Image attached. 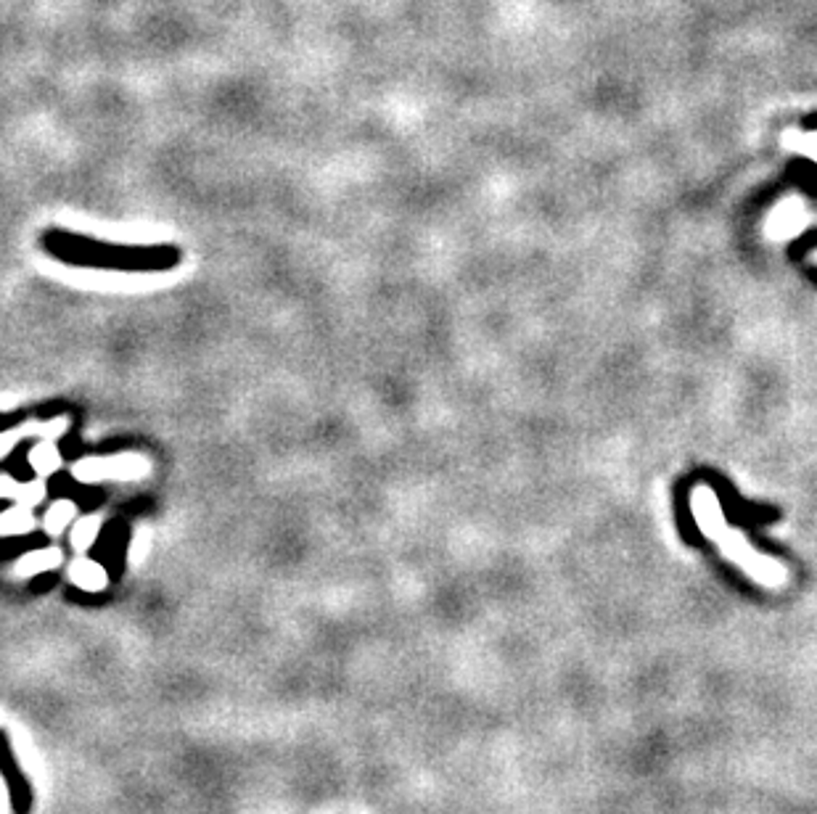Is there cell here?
Returning <instances> with one entry per match:
<instances>
[{"mask_svg": "<svg viewBox=\"0 0 817 814\" xmlns=\"http://www.w3.org/2000/svg\"><path fill=\"white\" fill-rule=\"evenodd\" d=\"M61 564V550L56 547H46V550H32L19 561V572L27 576L43 574L48 569H56Z\"/></svg>", "mask_w": 817, "mask_h": 814, "instance_id": "obj_5", "label": "cell"}, {"mask_svg": "<svg viewBox=\"0 0 817 814\" xmlns=\"http://www.w3.org/2000/svg\"><path fill=\"white\" fill-rule=\"evenodd\" d=\"M98 529H101V519H98V516H83V519L75 524V529H72V545H75L77 550L91 547V545L96 542Z\"/></svg>", "mask_w": 817, "mask_h": 814, "instance_id": "obj_9", "label": "cell"}, {"mask_svg": "<svg viewBox=\"0 0 817 814\" xmlns=\"http://www.w3.org/2000/svg\"><path fill=\"white\" fill-rule=\"evenodd\" d=\"M19 503L27 505V508H35L46 500V484L43 481H30V484H22L19 486Z\"/></svg>", "mask_w": 817, "mask_h": 814, "instance_id": "obj_10", "label": "cell"}, {"mask_svg": "<svg viewBox=\"0 0 817 814\" xmlns=\"http://www.w3.org/2000/svg\"><path fill=\"white\" fill-rule=\"evenodd\" d=\"M0 769H3V777H5V783H8L11 801H13L16 814H27V810H30V788H27L24 775L19 772V766L13 762V757H11V748H8L3 732H0Z\"/></svg>", "mask_w": 817, "mask_h": 814, "instance_id": "obj_3", "label": "cell"}, {"mask_svg": "<svg viewBox=\"0 0 817 814\" xmlns=\"http://www.w3.org/2000/svg\"><path fill=\"white\" fill-rule=\"evenodd\" d=\"M693 513H696V519L701 521V527L707 529V531H709V529H720V534L715 531L712 537H720L722 547H725V556H730L733 561H738L743 569H749L751 574L760 576L762 582H780V579H783V569L777 572L775 564H769L765 558L754 556V550L743 542L741 534H725L727 529H725V521H722L720 503H717L715 495L707 492L704 486L693 495Z\"/></svg>", "mask_w": 817, "mask_h": 814, "instance_id": "obj_1", "label": "cell"}, {"mask_svg": "<svg viewBox=\"0 0 817 814\" xmlns=\"http://www.w3.org/2000/svg\"><path fill=\"white\" fill-rule=\"evenodd\" d=\"M35 529V516L30 513L27 505L22 508H8L0 513V534L5 537H19V534H27Z\"/></svg>", "mask_w": 817, "mask_h": 814, "instance_id": "obj_7", "label": "cell"}, {"mask_svg": "<svg viewBox=\"0 0 817 814\" xmlns=\"http://www.w3.org/2000/svg\"><path fill=\"white\" fill-rule=\"evenodd\" d=\"M75 516H77V505H75L72 500H58V503H53L48 511H46V516H43V529H46L48 534H61L64 529L75 521Z\"/></svg>", "mask_w": 817, "mask_h": 814, "instance_id": "obj_8", "label": "cell"}, {"mask_svg": "<svg viewBox=\"0 0 817 814\" xmlns=\"http://www.w3.org/2000/svg\"><path fill=\"white\" fill-rule=\"evenodd\" d=\"M19 486L11 477H0V497H8V495H19Z\"/></svg>", "mask_w": 817, "mask_h": 814, "instance_id": "obj_13", "label": "cell"}, {"mask_svg": "<svg viewBox=\"0 0 817 814\" xmlns=\"http://www.w3.org/2000/svg\"><path fill=\"white\" fill-rule=\"evenodd\" d=\"M30 466L40 474V477H50L53 471L61 468V452L56 450V444L50 439H43L40 444L32 447L30 452Z\"/></svg>", "mask_w": 817, "mask_h": 814, "instance_id": "obj_6", "label": "cell"}, {"mask_svg": "<svg viewBox=\"0 0 817 814\" xmlns=\"http://www.w3.org/2000/svg\"><path fill=\"white\" fill-rule=\"evenodd\" d=\"M148 474V460L141 455H114V458H88L75 463V477L80 481L138 479Z\"/></svg>", "mask_w": 817, "mask_h": 814, "instance_id": "obj_2", "label": "cell"}, {"mask_svg": "<svg viewBox=\"0 0 817 814\" xmlns=\"http://www.w3.org/2000/svg\"><path fill=\"white\" fill-rule=\"evenodd\" d=\"M16 439H19V433L16 432L0 433V458H8V455H11V450L16 447Z\"/></svg>", "mask_w": 817, "mask_h": 814, "instance_id": "obj_12", "label": "cell"}, {"mask_svg": "<svg viewBox=\"0 0 817 814\" xmlns=\"http://www.w3.org/2000/svg\"><path fill=\"white\" fill-rule=\"evenodd\" d=\"M69 576H72V582H75L77 587H83V590H88V592H98V590H103V587H106V582H109V576H106V572H103V566H98L96 561H88V558L75 561V564H72V569H69Z\"/></svg>", "mask_w": 817, "mask_h": 814, "instance_id": "obj_4", "label": "cell"}, {"mask_svg": "<svg viewBox=\"0 0 817 814\" xmlns=\"http://www.w3.org/2000/svg\"><path fill=\"white\" fill-rule=\"evenodd\" d=\"M788 145L796 148L799 153L804 151V153H810V156H815L817 159V136H804V138H799V141H791V138H788Z\"/></svg>", "mask_w": 817, "mask_h": 814, "instance_id": "obj_11", "label": "cell"}]
</instances>
